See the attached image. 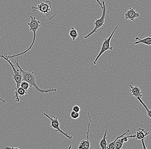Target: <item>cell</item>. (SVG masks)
I'll return each mask as SVG.
<instances>
[{
    "label": "cell",
    "mask_w": 151,
    "mask_h": 149,
    "mask_svg": "<svg viewBox=\"0 0 151 149\" xmlns=\"http://www.w3.org/2000/svg\"><path fill=\"white\" fill-rule=\"evenodd\" d=\"M16 65L18 68V69L22 75V81L28 82L30 84V87H34L36 91L41 94H46L51 92H56L57 89H50L47 90H42L39 88L36 83V78L34 75V72L32 70L24 71L21 68L19 64V60L15 61Z\"/></svg>",
    "instance_id": "obj_1"
},
{
    "label": "cell",
    "mask_w": 151,
    "mask_h": 149,
    "mask_svg": "<svg viewBox=\"0 0 151 149\" xmlns=\"http://www.w3.org/2000/svg\"><path fill=\"white\" fill-rule=\"evenodd\" d=\"M88 118H89V123L88 126L87 133V140H83L80 141V144L78 145V148L79 149H90V142L89 140V133L90 125L91 122V119L90 116L89 114L88 113Z\"/></svg>",
    "instance_id": "obj_8"
},
{
    "label": "cell",
    "mask_w": 151,
    "mask_h": 149,
    "mask_svg": "<svg viewBox=\"0 0 151 149\" xmlns=\"http://www.w3.org/2000/svg\"><path fill=\"white\" fill-rule=\"evenodd\" d=\"M137 100H138V101L141 103L142 105V106H143V107L145 108V109H146V113H147V116H148V117L150 118L151 117V110H149V109L147 108V107H146V104H145V103H144V102H143V101L142 100L141 98H138V99Z\"/></svg>",
    "instance_id": "obj_18"
},
{
    "label": "cell",
    "mask_w": 151,
    "mask_h": 149,
    "mask_svg": "<svg viewBox=\"0 0 151 149\" xmlns=\"http://www.w3.org/2000/svg\"><path fill=\"white\" fill-rule=\"evenodd\" d=\"M3 58L8 63L11 65L12 69L13 70V78L14 80L15 81V82L16 83V88H15V92H14V100L16 101V102H19L20 101L19 98V97L18 96L17 94V89H19V87H20V84L21 83L22 81V75L20 71L19 70V69L17 70L15 68V66L13 63H12L10 60H9V59L7 58L5 54L4 55H0V58Z\"/></svg>",
    "instance_id": "obj_4"
},
{
    "label": "cell",
    "mask_w": 151,
    "mask_h": 149,
    "mask_svg": "<svg viewBox=\"0 0 151 149\" xmlns=\"http://www.w3.org/2000/svg\"><path fill=\"white\" fill-rule=\"evenodd\" d=\"M0 38H1V37H0Z\"/></svg>",
    "instance_id": "obj_28"
},
{
    "label": "cell",
    "mask_w": 151,
    "mask_h": 149,
    "mask_svg": "<svg viewBox=\"0 0 151 149\" xmlns=\"http://www.w3.org/2000/svg\"><path fill=\"white\" fill-rule=\"evenodd\" d=\"M43 115L45 116L48 118L51 121V125H50V127L53 128L55 130V132H59L60 133L65 136L67 137L69 140H71L73 138V137L71 136H70L68 134V133L65 132L64 131L62 130L60 128V123L58 120V117L53 116L52 118L50 117L48 114L46 113H43Z\"/></svg>",
    "instance_id": "obj_6"
},
{
    "label": "cell",
    "mask_w": 151,
    "mask_h": 149,
    "mask_svg": "<svg viewBox=\"0 0 151 149\" xmlns=\"http://www.w3.org/2000/svg\"><path fill=\"white\" fill-rule=\"evenodd\" d=\"M31 9L34 13L39 10L41 14L45 15L49 20H52L57 15L56 10L52 8L51 3L49 1L42 2L37 7H32Z\"/></svg>",
    "instance_id": "obj_2"
},
{
    "label": "cell",
    "mask_w": 151,
    "mask_h": 149,
    "mask_svg": "<svg viewBox=\"0 0 151 149\" xmlns=\"http://www.w3.org/2000/svg\"><path fill=\"white\" fill-rule=\"evenodd\" d=\"M97 1V2L99 4V5H100V6H101V8L102 9H103V6L102 5L101 3L100 2V0H96Z\"/></svg>",
    "instance_id": "obj_24"
},
{
    "label": "cell",
    "mask_w": 151,
    "mask_h": 149,
    "mask_svg": "<svg viewBox=\"0 0 151 149\" xmlns=\"http://www.w3.org/2000/svg\"><path fill=\"white\" fill-rule=\"evenodd\" d=\"M135 7L130 8L129 9L125 10L124 14V17L126 20H130L133 21L135 19L140 17V14L137 13L135 10Z\"/></svg>",
    "instance_id": "obj_9"
},
{
    "label": "cell",
    "mask_w": 151,
    "mask_h": 149,
    "mask_svg": "<svg viewBox=\"0 0 151 149\" xmlns=\"http://www.w3.org/2000/svg\"><path fill=\"white\" fill-rule=\"evenodd\" d=\"M106 149H107V148H106Z\"/></svg>",
    "instance_id": "obj_27"
},
{
    "label": "cell",
    "mask_w": 151,
    "mask_h": 149,
    "mask_svg": "<svg viewBox=\"0 0 151 149\" xmlns=\"http://www.w3.org/2000/svg\"><path fill=\"white\" fill-rule=\"evenodd\" d=\"M72 111L76 112V113H79L80 111V107L78 105H75L73 107Z\"/></svg>",
    "instance_id": "obj_21"
},
{
    "label": "cell",
    "mask_w": 151,
    "mask_h": 149,
    "mask_svg": "<svg viewBox=\"0 0 151 149\" xmlns=\"http://www.w3.org/2000/svg\"><path fill=\"white\" fill-rule=\"evenodd\" d=\"M135 134L129 136L124 135L121 138L118 139L115 143V149H121L122 148L124 142H127L128 141V138H135Z\"/></svg>",
    "instance_id": "obj_10"
},
{
    "label": "cell",
    "mask_w": 151,
    "mask_h": 149,
    "mask_svg": "<svg viewBox=\"0 0 151 149\" xmlns=\"http://www.w3.org/2000/svg\"><path fill=\"white\" fill-rule=\"evenodd\" d=\"M28 93V92L25 91L24 89H22L21 87H19L17 91V94L18 96L20 97H23L25 95Z\"/></svg>",
    "instance_id": "obj_17"
},
{
    "label": "cell",
    "mask_w": 151,
    "mask_h": 149,
    "mask_svg": "<svg viewBox=\"0 0 151 149\" xmlns=\"http://www.w3.org/2000/svg\"><path fill=\"white\" fill-rule=\"evenodd\" d=\"M129 132V130L127 129V131H126V132H124V133L123 134H122L121 135L119 136H118L116 138V139H115V140H113V142L109 143V144L108 145H107V146H106V148H107L108 149H115V143H116V142L117 141V140L118 139H119V138H121V137L124 136L126 135V134Z\"/></svg>",
    "instance_id": "obj_15"
},
{
    "label": "cell",
    "mask_w": 151,
    "mask_h": 149,
    "mask_svg": "<svg viewBox=\"0 0 151 149\" xmlns=\"http://www.w3.org/2000/svg\"><path fill=\"white\" fill-rule=\"evenodd\" d=\"M107 130H105V131L103 137L102 139L100 141V146L101 147V149H106V146H107V137H106V135H107Z\"/></svg>",
    "instance_id": "obj_14"
},
{
    "label": "cell",
    "mask_w": 151,
    "mask_h": 149,
    "mask_svg": "<svg viewBox=\"0 0 151 149\" xmlns=\"http://www.w3.org/2000/svg\"><path fill=\"white\" fill-rule=\"evenodd\" d=\"M142 145V149H148L146 148V145H145V143H144V140H141Z\"/></svg>",
    "instance_id": "obj_22"
},
{
    "label": "cell",
    "mask_w": 151,
    "mask_h": 149,
    "mask_svg": "<svg viewBox=\"0 0 151 149\" xmlns=\"http://www.w3.org/2000/svg\"><path fill=\"white\" fill-rule=\"evenodd\" d=\"M117 26H116L115 27V29L113 30V32H112L111 35H110V36L107 39H105L104 40V42L103 43L102 45L101 48V51H100L99 55L97 56L95 60L94 61V63H93L94 65H96L97 61L99 59L100 57L103 54L105 51H108V50L112 51L113 50V47L110 46V41H111V39H112V37H113V34L116 32V30H117Z\"/></svg>",
    "instance_id": "obj_7"
},
{
    "label": "cell",
    "mask_w": 151,
    "mask_h": 149,
    "mask_svg": "<svg viewBox=\"0 0 151 149\" xmlns=\"http://www.w3.org/2000/svg\"><path fill=\"white\" fill-rule=\"evenodd\" d=\"M30 87V84H28V82L24 81H22L21 83L20 84V87L24 89L25 91L28 92V89Z\"/></svg>",
    "instance_id": "obj_19"
},
{
    "label": "cell",
    "mask_w": 151,
    "mask_h": 149,
    "mask_svg": "<svg viewBox=\"0 0 151 149\" xmlns=\"http://www.w3.org/2000/svg\"><path fill=\"white\" fill-rule=\"evenodd\" d=\"M72 148L71 145H70L69 146V147H68V149H71Z\"/></svg>",
    "instance_id": "obj_26"
},
{
    "label": "cell",
    "mask_w": 151,
    "mask_h": 149,
    "mask_svg": "<svg viewBox=\"0 0 151 149\" xmlns=\"http://www.w3.org/2000/svg\"><path fill=\"white\" fill-rule=\"evenodd\" d=\"M0 100H1V101H2V102H6L5 100H4L3 99L1 98V97H0Z\"/></svg>",
    "instance_id": "obj_25"
},
{
    "label": "cell",
    "mask_w": 151,
    "mask_h": 149,
    "mask_svg": "<svg viewBox=\"0 0 151 149\" xmlns=\"http://www.w3.org/2000/svg\"><path fill=\"white\" fill-rule=\"evenodd\" d=\"M69 34V36H70V37L71 38L73 41H75L79 36V34H78L77 30L74 27H72L71 28Z\"/></svg>",
    "instance_id": "obj_16"
},
{
    "label": "cell",
    "mask_w": 151,
    "mask_h": 149,
    "mask_svg": "<svg viewBox=\"0 0 151 149\" xmlns=\"http://www.w3.org/2000/svg\"><path fill=\"white\" fill-rule=\"evenodd\" d=\"M135 39L136 40H137V41L134 43V44L142 43L148 45V46H150L151 44V38L150 37H148L142 39H141L138 37H136Z\"/></svg>",
    "instance_id": "obj_13"
},
{
    "label": "cell",
    "mask_w": 151,
    "mask_h": 149,
    "mask_svg": "<svg viewBox=\"0 0 151 149\" xmlns=\"http://www.w3.org/2000/svg\"><path fill=\"white\" fill-rule=\"evenodd\" d=\"M30 19H31V21L30 22L28 23V26H29V30L30 31H32L33 33V39L32 42V44L30 45V47L27 49L26 51H24L22 53H20V54H17L16 55H14L13 56H8L7 55V54L5 53L4 54L6 56V57L8 59L12 58L15 57H18V56L22 55L24 54H25L27 53L28 51H30L33 45H34V43L35 41L36 37V32L38 29L40 27V21L38 20H37L36 17H33L32 16H30Z\"/></svg>",
    "instance_id": "obj_3"
},
{
    "label": "cell",
    "mask_w": 151,
    "mask_h": 149,
    "mask_svg": "<svg viewBox=\"0 0 151 149\" xmlns=\"http://www.w3.org/2000/svg\"><path fill=\"white\" fill-rule=\"evenodd\" d=\"M150 134V132H146L144 129L138 128V131L137 132L136 134H135V139L136 140H145L146 136L149 135Z\"/></svg>",
    "instance_id": "obj_12"
},
{
    "label": "cell",
    "mask_w": 151,
    "mask_h": 149,
    "mask_svg": "<svg viewBox=\"0 0 151 149\" xmlns=\"http://www.w3.org/2000/svg\"><path fill=\"white\" fill-rule=\"evenodd\" d=\"M101 3L103 6L102 14L101 17L100 18L95 20V22H94V29H93V30L91 32H90L88 35H87L86 36H84V38L85 39H86L88 38L89 37L93 35L94 33H97L98 29L102 27L104 24L105 19L106 16V8L104 1H103Z\"/></svg>",
    "instance_id": "obj_5"
},
{
    "label": "cell",
    "mask_w": 151,
    "mask_h": 149,
    "mask_svg": "<svg viewBox=\"0 0 151 149\" xmlns=\"http://www.w3.org/2000/svg\"><path fill=\"white\" fill-rule=\"evenodd\" d=\"M130 91L132 95L137 100L138 98H141L142 97V91L137 85L134 86L130 85Z\"/></svg>",
    "instance_id": "obj_11"
},
{
    "label": "cell",
    "mask_w": 151,
    "mask_h": 149,
    "mask_svg": "<svg viewBox=\"0 0 151 149\" xmlns=\"http://www.w3.org/2000/svg\"><path fill=\"white\" fill-rule=\"evenodd\" d=\"M5 149H19L18 148H14V147H6L5 148Z\"/></svg>",
    "instance_id": "obj_23"
},
{
    "label": "cell",
    "mask_w": 151,
    "mask_h": 149,
    "mask_svg": "<svg viewBox=\"0 0 151 149\" xmlns=\"http://www.w3.org/2000/svg\"><path fill=\"white\" fill-rule=\"evenodd\" d=\"M70 117L71 118L73 119H76L79 118L80 116V113H76V112L72 111L70 113Z\"/></svg>",
    "instance_id": "obj_20"
}]
</instances>
